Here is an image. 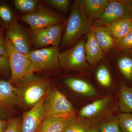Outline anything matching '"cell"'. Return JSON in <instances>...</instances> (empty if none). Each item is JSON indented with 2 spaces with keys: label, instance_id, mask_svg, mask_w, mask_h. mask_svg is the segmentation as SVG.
Instances as JSON below:
<instances>
[{
  "label": "cell",
  "instance_id": "obj_33",
  "mask_svg": "<svg viewBox=\"0 0 132 132\" xmlns=\"http://www.w3.org/2000/svg\"><path fill=\"white\" fill-rule=\"evenodd\" d=\"M87 132H100L98 127L92 126L89 128Z\"/></svg>",
  "mask_w": 132,
  "mask_h": 132
},
{
  "label": "cell",
  "instance_id": "obj_7",
  "mask_svg": "<svg viewBox=\"0 0 132 132\" xmlns=\"http://www.w3.org/2000/svg\"><path fill=\"white\" fill-rule=\"evenodd\" d=\"M86 40L82 39L73 47L60 53V65L68 71H80L88 67L85 51Z\"/></svg>",
  "mask_w": 132,
  "mask_h": 132
},
{
  "label": "cell",
  "instance_id": "obj_22",
  "mask_svg": "<svg viewBox=\"0 0 132 132\" xmlns=\"http://www.w3.org/2000/svg\"><path fill=\"white\" fill-rule=\"evenodd\" d=\"M91 127L90 123L76 118L74 114L68 119L62 132H87Z\"/></svg>",
  "mask_w": 132,
  "mask_h": 132
},
{
  "label": "cell",
  "instance_id": "obj_24",
  "mask_svg": "<svg viewBox=\"0 0 132 132\" xmlns=\"http://www.w3.org/2000/svg\"><path fill=\"white\" fill-rule=\"evenodd\" d=\"M98 127L100 132H123L118 116H113L103 121Z\"/></svg>",
  "mask_w": 132,
  "mask_h": 132
},
{
  "label": "cell",
  "instance_id": "obj_16",
  "mask_svg": "<svg viewBox=\"0 0 132 132\" xmlns=\"http://www.w3.org/2000/svg\"><path fill=\"white\" fill-rule=\"evenodd\" d=\"M74 114L46 117L38 132H62L68 119Z\"/></svg>",
  "mask_w": 132,
  "mask_h": 132
},
{
  "label": "cell",
  "instance_id": "obj_31",
  "mask_svg": "<svg viewBox=\"0 0 132 132\" xmlns=\"http://www.w3.org/2000/svg\"><path fill=\"white\" fill-rule=\"evenodd\" d=\"M8 121L7 126L5 132H20L21 118H11Z\"/></svg>",
  "mask_w": 132,
  "mask_h": 132
},
{
  "label": "cell",
  "instance_id": "obj_32",
  "mask_svg": "<svg viewBox=\"0 0 132 132\" xmlns=\"http://www.w3.org/2000/svg\"><path fill=\"white\" fill-rule=\"evenodd\" d=\"M8 121L0 118V132H5L7 127Z\"/></svg>",
  "mask_w": 132,
  "mask_h": 132
},
{
  "label": "cell",
  "instance_id": "obj_37",
  "mask_svg": "<svg viewBox=\"0 0 132 132\" xmlns=\"http://www.w3.org/2000/svg\"><path fill=\"white\" fill-rule=\"evenodd\" d=\"M131 1L132 4V1Z\"/></svg>",
  "mask_w": 132,
  "mask_h": 132
},
{
  "label": "cell",
  "instance_id": "obj_23",
  "mask_svg": "<svg viewBox=\"0 0 132 132\" xmlns=\"http://www.w3.org/2000/svg\"><path fill=\"white\" fill-rule=\"evenodd\" d=\"M118 68L126 79L132 82V57L128 55L122 56L118 59Z\"/></svg>",
  "mask_w": 132,
  "mask_h": 132
},
{
  "label": "cell",
  "instance_id": "obj_14",
  "mask_svg": "<svg viewBox=\"0 0 132 132\" xmlns=\"http://www.w3.org/2000/svg\"><path fill=\"white\" fill-rule=\"evenodd\" d=\"M109 96H106L88 104L81 109L79 115L81 119L88 122L100 115L108 107L111 102Z\"/></svg>",
  "mask_w": 132,
  "mask_h": 132
},
{
  "label": "cell",
  "instance_id": "obj_6",
  "mask_svg": "<svg viewBox=\"0 0 132 132\" xmlns=\"http://www.w3.org/2000/svg\"><path fill=\"white\" fill-rule=\"evenodd\" d=\"M124 19H132L131 1H109L103 14L94 21L93 26L105 27Z\"/></svg>",
  "mask_w": 132,
  "mask_h": 132
},
{
  "label": "cell",
  "instance_id": "obj_28",
  "mask_svg": "<svg viewBox=\"0 0 132 132\" xmlns=\"http://www.w3.org/2000/svg\"><path fill=\"white\" fill-rule=\"evenodd\" d=\"M44 2L51 7L54 8L63 13L68 11L70 1L69 0H46Z\"/></svg>",
  "mask_w": 132,
  "mask_h": 132
},
{
  "label": "cell",
  "instance_id": "obj_1",
  "mask_svg": "<svg viewBox=\"0 0 132 132\" xmlns=\"http://www.w3.org/2000/svg\"><path fill=\"white\" fill-rule=\"evenodd\" d=\"M50 84L47 79L34 74L19 81L14 86L16 88L19 106L29 110L46 96Z\"/></svg>",
  "mask_w": 132,
  "mask_h": 132
},
{
  "label": "cell",
  "instance_id": "obj_13",
  "mask_svg": "<svg viewBox=\"0 0 132 132\" xmlns=\"http://www.w3.org/2000/svg\"><path fill=\"white\" fill-rule=\"evenodd\" d=\"M108 2L107 0H81L75 2L90 22L102 15Z\"/></svg>",
  "mask_w": 132,
  "mask_h": 132
},
{
  "label": "cell",
  "instance_id": "obj_17",
  "mask_svg": "<svg viewBox=\"0 0 132 132\" xmlns=\"http://www.w3.org/2000/svg\"><path fill=\"white\" fill-rule=\"evenodd\" d=\"M65 85L76 93L90 97H94L97 92L92 85L80 79L68 78L64 80Z\"/></svg>",
  "mask_w": 132,
  "mask_h": 132
},
{
  "label": "cell",
  "instance_id": "obj_25",
  "mask_svg": "<svg viewBox=\"0 0 132 132\" xmlns=\"http://www.w3.org/2000/svg\"><path fill=\"white\" fill-rule=\"evenodd\" d=\"M96 77L99 84L104 87H109L111 86L112 78L110 72L106 66L102 65L96 72Z\"/></svg>",
  "mask_w": 132,
  "mask_h": 132
},
{
  "label": "cell",
  "instance_id": "obj_5",
  "mask_svg": "<svg viewBox=\"0 0 132 132\" xmlns=\"http://www.w3.org/2000/svg\"><path fill=\"white\" fill-rule=\"evenodd\" d=\"M59 48L47 47L30 51L27 57L30 59L34 72L53 71L60 67Z\"/></svg>",
  "mask_w": 132,
  "mask_h": 132
},
{
  "label": "cell",
  "instance_id": "obj_34",
  "mask_svg": "<svg viewBox=\"0 0 132 132\" xmlns=\"http://www.w3.org/2000/svg\"><path fill=\"white\" fill-rule=\"evenodd\" d=\"M1 21V20L0 19V27H1V26L2 25V23Z\"/></svg>",
  "mask_w": 132,
  "mask_h": 132
},
{
  "label": "cell",
  "instance_id": "obj_12",
  "mask_svg": "<svg viewBox=\"0 0 132 132\" xmlns=\"http://www.w3.org/2000/svg\"><path fill=\"white\" fill-rule=\"evenodd\" d=\"M6 28V36L12 46L17 52L27 56L31 51L29 39L16 19Z\"/></svg>",
  "mask_w": 132,
  "mask_h": 132
},
{
  "label": "cell",
  "instance_id": "obj_4",
  "mask_svg": "<svg viewBox=\"0 0 132 132\" xmlns=\"http://www.w3.org/2000/svg\"><path fill=\"white\" fill-rule=\"evenodd\" d=\"M20 19L29 25L32 31L66 22L64 17L40 3L35 12L26 13Z\"/></svg>",
  "mask_w": 132,
  "mask_h": 132
},
{
  "label": "cell",
  "instance_id": "obj_15",
  "mask_svg": "<svg viewBox=\"0 0 132 132\" xmlns=\"http://www.w3.org/2000/svg\"><path fill=\"white\" fill-rule=\"evenodd\" d=\"M85 45L86 58L88 63L94 65L103 59L104 51L98 44L94 31L92 29L87 34Z\"/></svg>",
  "mask_w": 132,
  "mask_h": 132
},
{
  "label": "cell",
  "instance_id": "obj_18",
  "mask_svg": "<svg viewBox=\"0 0 132 132\" xmlns=\"http://www.w3.org/2000/svg\"><path fill=\"white\" fill-rule=\"evenodd\" d=\"M5 25L0 27V75L8 78L11 76L9 58L5 42Z\"/></svg>",
  "mask_w": 132,
  "mask_h": 132
},
{
  "label": "cell",
  "instance_id": "obj_29",
  "mask_svg": "<svg viewBox=\"0 0 132 132\" xmlns=\"http://www.w3.org/2000/svg\"><path fill=\"white\" fill-rule=\"evenodd\" d=\"M0 18L6 27L14 19L12 10L6 4H0Z\"/></svg>",
  "mask_w": 132,
  "mask_h": 132
},
{
  "label": "cell",
  "instance_id": "obj_30",
  "mask_svg": "<svg viewBox=\"0 0 132 132\" xmlns=\"http://www.w3.org/2000/svg\"><path fill=\"white\" fill-rule=\"evenodd\" d=\"M114 44L123 50L132 49V30L126 35L119 39H114Z\"/></svg>",
  "mask_w": 132,
  "mask_h": 132
},
{
  "label": "cell",
  "instance_id": "obj_9",
  "mask_svg": "<svg viewBox=\"0 0 132 132\" xmlns=\"http://www.w3.org/2000/svg\"><path fill=\"white\" fill-rule=\"evenodd\" d=\"M66 22L32 31L33 42L35 47L37 49L49 46L59 48Z\"/></svg>",
  "mask_w": 132,
  "mask_h": 132
},
{
  "label": "cell",
  "instance_id": "obj_36",
  "mask_svg": "<svg viewBox=\"0 0 132 132\" xmlns=\"http://www.w3.org/2000/svg\"><path fill=\"white\" fill-rule=\"evenodd\" d=\"M0 78H1V75H0Z\"/></svg>",
  "mask_w": 132,
  "mask_h": 132
},
{
  "label": "cell",
  "instance_id": "obj_21",
  "mask_svg": "<svg viewBox=\"0 0 132 132\" xmlns=\"http://www.w3.org/2000/svg\"><path fill=\"white\" fill-rule=\"evenodd\" d=\"M131 20L122 19L105 27L109 31L113 39H120L126 35L132 30Z\"/></svg>",
  "mask_w": 132,
  "mask_h": 132
},
{
  "label": "cell",
  "instance_id": "obj_10",
  "mask_svg": "<svg viewBox=\"0 0 132 132\" xmlns=\"http://www.w3.org/2000/svg\"><path fill=\"white\" fill-rule=\"evenodd\" d=\"M19 106L16 88L9 81L0 80V118L5 119Z\"/></svg>",
  "mask_w": 132,
  "mask_h": 132
},
{
  "label": "cell",
  "instance_id": "obj_3",
  "mask_svg": "<svg viewBox=\"0 0 132 132\" xmlns=\"http://www.w3.org/2000/svg\"><path fill=\"white\" fill-rule=\"evenodd\" d=\"M5 42L11 72L9 81L14 85L19 81L33 75L34 72L30 59L16 51L11 45L6 36Z\"/></svg>",
  "mask_w": 132,
  "mask_h": 132
},
{
  "label": "cell",
  "instance_id": "obj_20",
  "mask_svg": "<svg viewBox=\"0 0 132 132\" xmlns=\"http://www.w3.org/2000/svg\"><path fill=\"white\" fill-rule=\"evenodd\" d=\"M92 29L99 46L104 52L109 53L115 45L114 39L109 31L105 27L93 26Z\"/></svg>",
  "mask_w": 132,
  "mask_h": 132
},
{
  "label": "cell",
  "instance_id": "obj_8",
  "mask_svg": "<svg viewBox=\"0 0 132 132\" xmlns=\"http://www.w3.org/2000/svg\"><path fill=\"white\" fill-rule=\"evenodd\" d=\"M44 109L46 117L74 114L72 105L65 95L50 86L46 95Z\"/></svg>",
  "mask_w": 132,
  "mask_h": 132
},
{
  "label": "cell",
  "instance_id": "obj_35",
  "mask_svg": "<svg viewBox=\"0 0 132 132\" xmlns=\"http://www.w3.org/2000/svg\"><path fill=\"white\" fill-rule=\"evenodd\" d=\"M131 23H132V19L131 20Z\"/></svg>",
  "mask_w": 132,
  "mask_h": 132
},
{
  "label": "cell",
  "instance_id": "obj_11",
  "mask_svg": "<svg viewBox=\"0 0 132 132\" xmlns=\"http://www.w3.org/2000/svg\"><path fill=\"white\" fill-rule=\"evenodd\" d=\"M46 96L24 113L21 119L20 132H38L46 117L44 109Z\"/></svg>",
  "mask_w": 132,
  "mask_h": 132
},
{
  "label": "cell",
  "instance_id": "obj_19",
  "mask_svg": "<svg viewBox=\"0 0 132 132\" xmlns=\"http://www.w3.org/2000/svg\"><path fill=\"white\" fill-rule=\"evenodd\" d=\"M118 96L119 111L122 113H132V87L122 84L120 87Z\"/></svg>",
  "mask_w": 132,
  "mask_h": 132
},
{
  "label": "cell",
  "instance_id": "obj_27",
  "mask_svg": "<svg viewBox=\"0 0 132 132\" xmlns=\"http://www.w3.org/2000/svg\"><path fill=\"white\" fill-rule=\"evenodd\" d=\"M123 132H132V113H120L118 115Z\"/></svg>",
  "mask_w": 132,
  "mask_h": 132
},
{
  "label": "cell",
  "instance_id": "obj_26",
  "mask_svg": "<svg viewBox=\"0 0 132 132\" xmlns=\"http://www.w3.org/2000/svg\"><path fill=\"white\" fill-rule=\"evenodd\" d=\"M39 2L36 0H15L14 3L20 11L29 13L35 12L38 7Z\"/></svg>",
  "mask_w": 132,
  "mask_h": 132
},
{
  "label": "cell",
  "instance_id": "obj_2",
  "mask_svg": "<svg viewBox=\"0 0 132 132\" xmlns=\"http://www.w3.org/2000/svg\"><path fill=\"white\" fill-rule=\"evenodd\" d=\"M90 22L75 3L72 7L62 35L61 46L66 47L73 44L92 29Z\"/></svg>",
  "mask_w": 132,
  "mask_h": 132
}]
</instances>
